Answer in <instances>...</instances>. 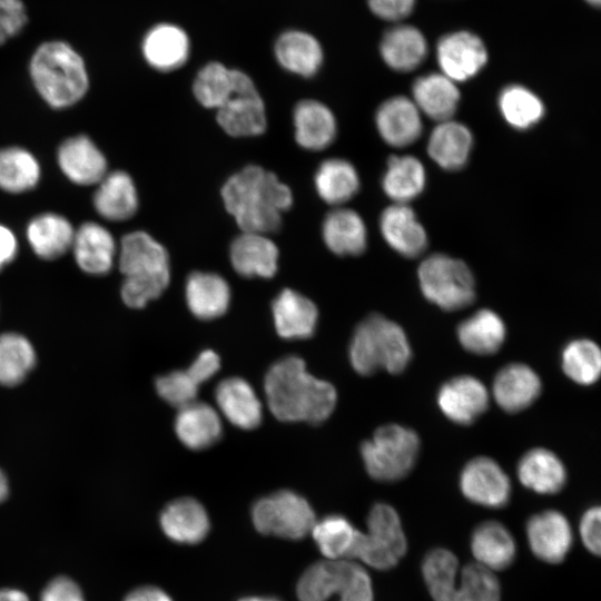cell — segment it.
I'll return each mask as SVG.
<instances>
[{"instance_id": "obj_48", "label": "cell", "mask_w": 601, "mask_h": 601, "mask_svg": "<svg viewBox=\"0 0 601 601\" xmlns=\"http://www.w3.org/2000/svg\"><path fill=\"white\" fill-rule=\"evenodd\" d=\"M500 583L493 571L479 563L466 564L460 573L452 601H500Z\"/></svg>"}, {"instance_id": "obj_38", "label": "cell", "mask_w": 601, "mask_h": 601, "mask_svg": "<svg viewBox=\"0 0 601 601\" xmlns=\"http://www.w3.org/2000/svg\"><path fill=\"white\" fill-rule=\"evenodd\" d=\"M314 184L323 201L341 207L357 194L361 183L352 162L343 158H328L318 166Z\"/></svg>"}, {"instance_id": "obj_20", "label": "cell", "mask_w": 601, "mask_h": 601, "mask_svg": "<svg viewBox=\"0 0 601 601\" xmlns=\"http://www.w3.org/2000/svg\"><path fill=\"white\" fill-rule=\"evenodd\" d=\"M542 388L539 375L528 365L512 363L495 375L492 392L496 404L509 413L529 407Z\"/></svg>"}, {"instance_id": "obj_2", "label": "cell", "mask_w": 601, "mask_h": 601, "mask_svg": "<svg viewBox=\"0 0 601 601\" xmlns=\"http://www.w3.org/2000/svg\"><path fill=\"white\" fill-rule=\"evenodd\" d=\"M221 199L242 231L269 235L282 225L283 214L293 204L290 188L257 165H248L223 185Z\"/></svg>"}, {"instance_id": "obj_24", "label": "cell", "mask_w": 601, "mask_h": 601, "mask_svg": "<svg viewBox=\"0 0 601 601\" xmlns=\"http://www.w3.org/2000/svg\"><path fill=\"white\" fill-rule=\"evenodd\" d=\"M159 523L162 532L174 542L196 544L209 531V518L200 502L193 497L177 499L162 510Z\"/></svg>"}, {"instance_id": "obj_54", "label": "cell", "mask_w": 601, "mask_h": 601, "mask_svg": "<svg viewBox=\"0 0 601 601\" xmlns=\"http://www.w3.org/2000/svg\"><path fill=\"white\" fill-rule=\"evenodd\" d=\"M40 601H85V597L75 581L58 577L42 590Z\"/></svg>"}, {"instance_id": "obj_12", "label": "cell", "mask_w": 601, "mask_h": 601, "mask_svg": "<svg viewBox=\"0 0 601 601\" xmlns=\"http://www.w3.org/2000/svg\"><path fill=\"white\" fill-rule=\"evenodd\" d=\"M57 161L66 178L79 186H96L108 168L104 152L86 135L63 140L57 151Z\"/></svg>"}, {"instance_id": "obj_35", "label": "cell", "mask_w": 601, "mask_h": 601, "mask_svg": "<svg viewBox=\"0 0 601 601\" xmlns=\"http://www.w3.org/2000/svg\"><path fill=\"white\" fill-rule=\"evenodd\" d=\"M471 551L476 563L494 572L511 565L516 546L512 534L503 524L486 521L473 531Z\"/></svg>"}, {"instance_id": "obj_39", "label": "cell", "mask_w": 601, "mask_h": 601, "mask_svg": "<svg viewBox=\"0 0 601 601\" xmlns=\"http://www.w3.org/2000/svg\"><path fill=\"white\" fill-rule=\"evenodd\" d=\"M425 181L424 166L416 157L393 155L387 160L382 188L395 204H407L423 191Z\"/></svg>"}, {"instance_id": "obj_44", "label": "cell", "mask_w": 601, "mask_h": 601, "mask_svg": "<svg viewBox=\"0 0 601 601\" xmlns=\"http://www.w3.org/2000/svg\"><path fill=\"white\" fill-rule=\"evenodd\" d=\"M499 109L504 120L513 128L529 129L544 115L542 100L521 85L505 87L499 96Z\"/></svg>"}, {"instance_id": "obj_13", "label": "cell", "mask_w": 601, "mask_h": 601, "mask_svg": "<svg viewBox=\"0 0 601 601\" xmlns=\"http://www.w3.org/2000/svg\"><path fill=\"white\" fill-rule=\"evenodd\" d=\"M436 402L450 421L467 425L487 408L489 392L479 378L462 375L449 380L440 387Z\"/></svg>"}, {"instance_id": "obj_45", "label": "cell", "mask_w": 601, "mask_h": 601, "mask_svg": "<svg viewBox=\"0 0 601 601\" xmlns=\"http://www.w3.org/2000/svg\"><path fill=\"white\" fill-rule=\"evenodd\" d=\"M358 530L342 515H328L316 521L311 533L327 560L348 559Z\"/></svg>"}, {"instance_id": "obj_53", "label": "cell", "mask_w": 601, "mask_h": 601, "mask_svg": "<svg viewBox=\"0 0 601 601\" xmlns=\"http://www.w3.org/2000/svg\"><path fill=\"white\" fill-rule=\"evenodd\" d=\"M372 581L366 570L356 564L338 601H373Z\"/></svg>"}, {"instance_id": "obj_8", "label": "cell", "mask_w": 601, "mask_h": 601, "mask_svg": "<svg viewBox=\"0 0 601 601\" xmlns=\"http://www.w3.org/2000/svg\"><path fill=\"white\" fill-rule=\"evenodd\" d=\"M252 520L258 532L289 540L305 538L316 522L307 500L289 490L256 501L252 509Z\"/></svg>"}, {"instance_id": "obj_46", "label": "cell", "mask_w": 601, "mask_h": 601, "mask_svg": "<svg viewBox=\"0 0 601 601\" xmlns=\"http://www.w3.org/2000/svg\"><path fill=\"white\" fill-rule=\"evenodd\" d=\"M561 365L570 380L580 385H591L601 373L600 348L590 339H574L562 351Z\"/></svg>"}, {"instance_id": "obj_32", "label": "cell", "mask_w": 601, "mask_h": 601, "mask_svg": "<svg viewBox=\"0 0 601 601\" xmlns=\"http://www.w3.org/2000/svg\"><path fill=\"white\" fill-rule=\"evenodd\" d=\"M473 135L463 124L453 119L439 122L427 141V154L441 168L459 170L469 160Z\"/></svg>"}, {"instance_id": "obj_5", "label": "cell", "mask_w": 601, "mask_h": 601, "mask_svg": "<svg viewBox=\"0 0 601 601\" xmlns=\"http://www.w3.org/2000/svg\"><path fill=\"white\" fill-rule=\"evenodd\" d=\"M348 357L352 367L361 375H371L380 370L398 374L408 365L412 349L406 333L397 323L374 314L355 328Z\"/></svg>"}, {"instance_id": "obj_51", "label": "cell", "mask_w": 601, "mask_h": 601, "mask_svg": "<svg viewBox=\"0 0 601 601\" xmlns=\"http://www.w3.org/2000/svg\"><path fill=\"white\" fill-rule=\"evenodd\" d=\"M27 23L21 0H0V45L17 36Z\"/></svg>"}, {"instance_id": "obj_41", "label": "cell", "mask_w": 601, "mask_h": 601, "mask_svg": "<svg viewBox=\"0 0 601 601\" xmlns=\"http://www.w3.org/2000/svg\"><path fill=\"white\" fill-rule=\"evenodd\" d=\"M41 177L37 158L19 146L0 148V189L22 194L33 189Z\"/></svg>"}, {"instance_id": "obj_3", "label": "cell", "mask_w": 601, "mask_h": 601, "mask_svg": "<svg viewBox=\"0 0 601 601\" xmlns=\"http://www.w3.org/2000/svg\"><path fill=\"white\" fill-rule=\"evenodd\" d=\"M118 264L124 276L120 295L130 308L145 307L158 298L169 285V255L147 231L135 230L122 237Z\"/></svg>"}, {"instance_id": "obj_42", "label": "cell", "mask_w": 601, "mask_h": 601, "mask_svg": "<svg viewBox=\"0 0 601 601\" xmlns=\"http://www.w3.org/2000/svg\"><path fill=\"white\" fill-rule=\"evenodd\" d=\"M36 351L28 338L18 333L0 334V384L16 386L32 371Z\"/></svg>"}, {"instance_id": "obj_31", "label": "cell", "mask_w": 601, "mask_h": 601, "mask_svg": "<svg viewBox=\"0 0 601 601\" xmlns=\"http://www.w3.org/2000/svg\"><path fill=\"white\" fill-rule=\"evenodd\" d=\"M185 297L196 317L213 319L228 309L230 288L226 279L216 273L194 272L186 279Z\"/></svg>"}, {"instance_id": "obj_23", "label": "cell", "mask_w": 601, "mask_h": 601, "mask_svg": "<svg viewBox=\"0 0 601 601\" xmlns=\"http://www.w3.org/2000/svg\"><path fill=\"white\" fill-rule=\"evenodd\" d=\"M219 412L233 425L252 430L263 418L262 402L252 385L240 377H228L219 382L215 390Z\"/></svg>"}, {"instance_id": "obj_15", "label": "cell", "mask_w": 601, "mask_h": 601, "mask_svg": "<svg viewBox=\"0 0 601 601\" xmlns=\"http://www.w3.org/2000/svg\"><path fill=\"white\" fill-rule=\"evenodd\" d=\"M421 115L412 99L404 96L392 97L377 108V131L387 145L395 148L407 147L421 137Z\"/></svg>"}, {"instance_id": "obj_29", "label": "cell", "mask_w": 601, "mask_h": 601, "mask_svg": "<svg viewBox=\"0 0 601 601\" xmlns=\"http://www.w3.org/2000/svg\"><path fill=\"white\" fill-rule=\"evenodd\" d=\"M73 236L75 228L69 219L56 213L35 216L26 229L30 248L45 260H55L70 250Z\"/></svg>"}, {"instance_id": "obj_56", "label": "cell", "mask_w": 601, "mask_h": 601, "mask_svg": "<svg viewBox=\"0 0 601 601\" xmlns=\"http://www.w3.org/2000/svg\"><path fill=\"white\" fill-rule=\"evenodd\" d=\"M219 356L210 349L200 352L193 361L187 372L198 385L210 380L219 370Z\"/></svg>"}, {"instance_id": "obj_47", "label": "cell", "mask_w": 601, "mask_h": 601, "mask_svg": "<svg viewBox=\"0 0 601 601\" xmlns=\"http://www.w3.org/2000/svg\"><path fill=\"white\" fill-rule=\"evenodd\" d=\"M378 543L392 550L400 559L407 549L401 519L394 508L386 503H376L367 518V532Z\"/></svg>"}, {"instance_id": "obj_6", "label": "cell", "mask_w": 601, "mask_h": 601, "mask_svg": "<svg viewBox=\"0 0 601 601\" xmlns=\"http://www.w3.org/2000/svg\"><path fill=\"white\" fill-rule=\"evenodd\" d=\"M420 439L415 431L400 424L378 427L361 446L364 466L373 479L393 482L406 476L416 462Z\"/></svg>"}, {"instance_id": "obj_57", "label": "cell", "mask_w": 601, "mask_h": 601, "mask_svg": "<svg viewBox=\"0 0 601 601\" xmlns=\"http://www.w3.org/2000/svg\"><path fill=\"white\" fill-rule=\"evenodd\" d=\"M17 253L18 240L14 233L0 224V272L16 258Z\"/></svg>"}, {"instance_id": "obj_36", "label": "cell", "mask_w": 601, "mask_h": 601, "mask_svg": "<svg viewBox=\"0 0 601 601\" xmlns=\"http://www.w3.org/2000/svg\"><path fill=\"white\" fill-rule=\"evenodd\" d=\"M275 57L284 69L302 77H312L322 66L323 50L309 33L290 30L277 39Z\"/></svg>"}, {"instance_id": "obj_40", "label": "cell", "mask_w": 601, "mask_h": 601, "mask_svg": "<svg viewBox=\"0 0 601 601\" xmlns=\"http://www.w3.org/2000/svg\"><path fill=\"white\" fill-rule=\"evenodd\" d=\"M247 77L240 70L229 69L219 62H209L197 73L193 91L201 106L217 110L237 91Z\"/></svg>"}, {"instance_id": "obj_10", "label": "cell", "mask_w": 601, "mask_h": 601, "mask_svg": "<svg viewBox=\"0 0 601 601\" xmlns=\"http://www.w3.org/2000/svg\"><path fill=\"white\" fill-rule=\"evenodd\" d=\"M216 120L220 128L233 137L258 136L265 131L267 126L265 104L249 76L216 110Z\"/></svg>"}, {"instance_id": "obj_9", "label": "cell", "mask_w": 601, "mask_h": 601, "mask_svg": "<svg viewBox=\"0 0 601 601\" xmlns=\"http://www.w3.org/2000/svg\"><path fill=\"white\" fill-rule=\"evenodd\" d=\"M440 72L454 82L475 77L487 62V50L482 39L466 30L450 32L436 43Z\"/></svg>"}, {"instance_id": "obj_1", "label": "cell", "mask_w": 601, "mask_h": 601, "mask_svg": "<svg viewBox=\"0 0 601 601\" xmlns=\"http://www.w3.org/2000/svg\"><path fill=\"white\" fill-rule=\"evenodd\" d=\"M264 390L269 411L283 422L321 423L333 413L337 400L335 387L308 373L297 356L274 363Z\"/></svg>"}, {"instance_id": "obj_26", "label": "cell", "mask_w": 601, "mask_h": 601, "mask_svg": "<svg viewBox=\"0 0 601 601\" xmlns=\"http://www.w3.org/2000/svg\"><path fill=\"white\" fill-rule=\"evenodd\" d=\"M175 432L186 447L196 451L207 449L220 439V415L211 405L196 400L178 408Z\"/></svg>"}, {"instance_id": "obj_11", "label": "cell", "mask_w": 601, "mask_h": 601, "mask_svg": "<svg viewBox=\"0 0 601 601\" xmlns=\"http://www.w3.org/2000/svg\"><path fill=\"white\" fill-rule=\"evenodd\" d=\"M460 489L469 501L486 508H502L511 496L508 474L486 456L474 457L464 466Z\"/></svg>"}, {"instance_id": "obj_55", "label": "cell", "mask_w": 601, "mask_h": 601, "mask_svg": "<svg viewBox=\"0 0 601 601\" xmlns=\"http://www.w3.org/2000/svg\"><path fill=\"white\" fill-rule=\"evenodd\" d=\"M600 515L599 506H592L584 512L580 521V536L584 546L593 554L599 555L600 544Z\"/></svg>"}, {"instance_id": "obj_21", "label": "cell", "mask_w": 601, "mask_h": 601, "mask_svg": "<svg viewBox=\"0 0 601 601\" xmlns=\"http://www.w3.org/2000/svg\"><path fill=\"white\" fill-rule=\"evenodd\" d=\"M272 312L277 334L285 339H304L315 332L318 312L306 296L283 289L273 300Z\"/></svg>"}, {"instance_id": "obj_49", "label": "cell", "mask_w": 601, "mask_h": 601, "mask_svg": "<svg viewBox=\"0 0 601 601\" xmlns=\"http://www.w3.org/2000/svg\"><path fill=\"white\" fill-rule=\"evenodd\" d=\"M199 385L185 371H173L156 380L158 395L168 404L180 408L197 400Z\"/></svg>"}, {"instance_id": "obj_58", "label": "cell", "mask_w": 601, "mask_h": 601, "mask_svg": "<svg viewBox=\"0 0 601 601\" xmlns=\"http://www.w3.org/2000/svg\"><path fill=\"white\" fill-rule=\"evenodd\" d=\"M124 601H173V599L157 587L144 585L129 592Z\"/></svg>"}, {"instance_id": "obj_17", "label": "cell", "mask_w": 601, "mask_h": 601, "mask_svg": "<svg viewBox=\"0 0 601 601\" xmlns=\"http://www.w3.org/2000/svg\"><path fill=\"white\" fill-rule=\"evenodd\" d=\"M278 257L276 244L266 234L242 231L229 247L230 264L243 277H273Z\"/></svg>"}, {"instance_id": "obj_37", "label": "cell", "mask_w": 601, "mask_h": 601, "mask_svg": "<svg viewBox=\"0 0 601 601\" xmlns=\"http://www.w3.org/2000/svg\"><path fill=\"white\" fill-rule=\"evenodd\" d=\"M506 327L503 319L491 309H480L457 326L461 345L473 354L491 355L503 345Z\"/></svg>"}, {"instance_id": "obj_19", "label": "cell", "mask_w": 601, "mask_h": 601, "mask_svg": "<svg viewBox=\"0 0 601 601\" xmlns=\"http://www.w3.org/2000/svg\"><path fill=\"white\" fill-rule=\"evenodd\" d=\"M92 204L97 214L106 220L125 221L132 218L139 207L134 179L124 170L107 173L96 185Z\"/></svg>"}, {"instance_id": "obj_27", "label": "cell", "mask_w": 601, "mask_h": 601, "mask_svg": "<svg viewBox=\"0 0 601 601\" xmlns=\"http://www.w3.org/2000/svg\"><path fill=\"white\" fill-rule=\"evenodd\" d=\"M380 52L391 69L407 72L416 69L425 60L428 46L420 29L411 24L396 23L384 32Z\"/></svg>"}, {"instance_id": "obj_30", "label": "cell", "mask_w": 601, "mask_h": 601, "mask_svg": "<svg viewBox=\"0 0 601 601\" xmlns=\"http://www.w3.org/2000/svg\"><path fill=\"white\" fill-rule=\"evenodd\" d=\"M141 51L150 67L159 71H171L187 61L189 39L179 27L160 23L146 33Z\"/></svg>"}, {"instance_id": "obj_33", "label": "cell", "mask_w": 601, "mask_h": 601, "mask_svg": "<svg viewBox=\"0 0 601 601\" xmlns=\"http://www.w3.org/2000/svg\"><path fill=\"white\" fill-rule=\"evenodd\" d=\"M356 563L348 559L324 560L308 566L297 583L299 601H326L341 594Z\"/></svg>"}, {"instance_id": "obj_60", "label": "cell", "mask_w": 601, "mask_h": 601, "mask_svg": "<svg viewBox=\"0 0 601 601\" xmlns=\"http://www.w3.org/2000/svg\"><path fill=\"white\" fill-rule=\"evenodd\" d=\"M9 492V484L4 473L0 469V503L3 502Z\"/></svg>"}, {"instance_id": "obj_62", "label": "cell", "mask_w": 601, "mask_h": 601, "mask_svg": "<svg viewBox=\"0 0 601 601\" xmlns=\"http://www.w3.org/2000/svg\"><path fill=\"white\" fill-rule=\"evenodd\" d=\"M589 4L593 6V7H599L600 6V2L601 0H585Z\"/></svg>"}, {"instance_id": "obj_22", "label": "cell", "mask_w": 601, "mask_h": 601, "mask_svg": "<svg viewBox=\"0 0 601 601\" xmlns=\"http://www.w3.org/2000/svg\"><path fill=\"white\" fill-rule=\"evenodd\" d=\"M296 142L312 151L327 148L336 137L337 124L332 110L315 99H304L293 110Z\"/></svg>"}, {"instance_id": "obj_14", "label": "cell", "mask_w": 601, "mask_h": 601, "mask_svg": "<svg viewBox=\"0 0 601 601\" xmlns=\"http://www.w3.org/2000/svg\"><path fill=\"white\" fill-rule=\"evenodd\" d=\"M526 536L533 554L553 564L564 560L573 540L568 519L555 510L533 515L526 524Z\"/></svg>"}, {"instance_id": "obj_59", "label": "cell", "mask_w": 601, "mask_h": 601, "mask_svg": "<svg viewBox=\"0 0 601 601\" xmlns=\"http://www.w3.org/2000/svg\"><path fill=\"white\" fill-rule=\"evenodd\" d=\"M0 601H30L28 595L17 589L4 588L0 590Z\"/></svg>"}, {"instance_id": "obj_28", "label": "cell", "mask_w": 601, "mask_h": 601, "mask_svg": "<svg viewBox=\"0 0 601 601\" xmlns=\"http://www.w3.org/2000/svg\"><path fill=\"white\" fill-rule=\"evenodd\" d=\"M413 102L421 114L442 122L452 119L460 102L456 82L442 72L418 77L412 87Z\"/></svg>"}, {"instance_id": "obj_16", "label": "cell", "mask_w": 601, "mask_h": 601, "mask_svg": "<svg viewBox=\"0 0 601 601\" xmlns=\"http://www.w3.org/2000/svg\"><path fill=\"white\" fill-rule=\"evenodd\" d=\"M71 250L83 273L102 276L112 268L117 244L106 227L96 221H86L75 229Z\"/></svg>"}, {"instance_id": "obj_7", "label": "cell", "mask_w": 601, "mask_h": 601, "mask_svg": "<svg viewBox=\"0 0 601 601\" xmlns=\"http://www.w3.org/2000/svg\"><path fill=\"white\" fill-rule=\"evenodd\" d=\"M417 277L425 298L442 309H462L475 298L473 274L461 259L433 254L421 263Z\"/></svg>"}, {"instance_id": "obj_4", "label": "cell", "mask_w": 601, "mask_h": 601, "mask_svg": "<svg viewBox=\"0 0 601 601\" xmlns=\"http://www.w3.org/2000/svg\"><path fill=\"white\" fill-rule=\"evenodd\" d=\"M29 70L37 92L55 109L76 105L89 88L82 57L65 41L40 45L31 57Z\"/></svg>"}, {"instance_id": "obj_52", "label": "cell", "mask_w": 601, "mask_h": 601, "mask_svg": "<svg viewBox=\"0 0 601 601\" xmlns=\"http://www.w3.org/2000/svg\"><path fill=\"white\" fill-rule=\"evenodd\" d=\"M367 3L380 19L398 23L413 12L416 0H367Z\"/></svg>"}, {"instance_id": "obj_25", "label": "cell", "mask_w": 601, "mask_h": 601, "mask_svg": "<svg viewBox=\"0 0 601 601\" xmlns=\"http://www.w3.org/2000/svg\"><path fill=\"white\" fill-rule=\"evenodd\" d=\"M326 247L338 256H357L367 246V230L361 215L351 208L334 207L322 225Z\"/></svg>"}, {"instance_id": "obj_18", "label": "cell", "mask_w": 601, "mask_h": 601, "mask_svg": "<svg viewBox=\"0 0 601 601\" xmlns=\"http://www.w3.org/2000/svg\"><path fill=\"white\" fill-rule=\"evenodd\" d=\"M383 238L396 253L414 258L427 247V235L407 204H393L380 217Z\"/></svg>"}, {"instance_id": "obj_34", "label": "cell", "mask_w": 601, "mask_h": 601, "mask_svg": "<svg viewBox=\"0 0 601 601\" xmlns=\"http://www.w3.org/2000/svg\"><path fill=\"white\" fill-rule=\"evenodd\" d=\"M516 474L525 487L540 494L558 493L566 482L562 461L542 447L532 449L520 459Z\"/></svg>"}, {"instance_id": "obj_50", "label": "cell", "mask_w": 601, "mask_h": 601, "mask_svg": "<svg viewBox=\"0 0 601 601\" xmlns=\"http://www.w3.org/2000/svg\"><path fill=\"white\" fill-rule=\"evenodd\" d=\"M352 558L376 570H388L400 560L392 550L361 531L356 533L348 560Z\"/></svg>"}, {"instance_id": "obj_43", "label": "cell", "mask_w": 601, "mask_h": 601, "mask_svg": "<svg viewBox=\"0 0 601 601\" xmlns=\"http://www.w3.org/2000/svg\"><path fill=\"white\" fill-rule=\"evenodd\" d=\"M427 590L434 601H452L459 583V561L446 549L428 552L422 564Z\"/></svg>"}, {"instance_id": "obj_61", "label": "cell", "mask_w": 601, "mask_h": 601, "mask_svg": "<svg viewBox=\"0 0 601 601\" xmlns=\"http://www.w3.org/2000/svg\"><path fill=\"white\" fill-rule=\"evenodd\" d=\"M238 601H280L273 597H246Z\"/></svg>"}]
</instances>
